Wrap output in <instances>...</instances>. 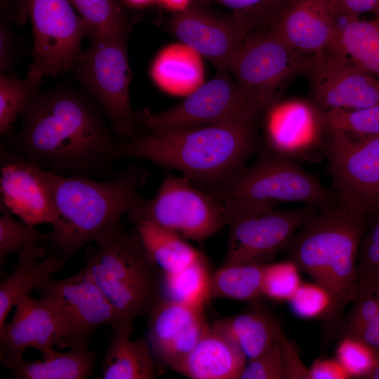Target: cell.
<instances>
[{
	"label": "cell",
	"instance_id": "cell-33",
	"mask_svg": "<svg viewBox=\"0 0 379 379\" xmlns=\"http://www.w3.org/2000/svg\"><path fill=\"white\" fill-rule=\"evenodd\" d=\"M321 111L326 130L343 132L356 140L379 136V104L354 109Z\"/></svg>",
	"mask_w": 379,
	"mask_h": 379
},
{
	"label": "cell",
	"instance_id": "cell-5",
	"mask_svg": "<svg viewBox=\"0 0 379 379\" xmlns=\"http://www.w3.org/2000/svg\"><path fill=\"white\" fill-rule=\"evenodd\" d=\"M86 248V266L117 312L120 324L149 314L161 300L157 267L149 258L136 229L115 221Z\"/></svg>",
	"mask_w": 379,
	"mask_h": 379
},
{
	"label": "cell",
	"instance_id": "cell-41",
	"mask_svg": "<svg viewBox=\"0 0 379 379\" xmlns=\"http://www.w3.org/2000/svg\"><path fill=\"white\" fill-rule=\"evenodd\" d=\"M285 369L281 348L277 338L262 354L249 360L239 379H283Z\"/></svg>",
	"mask_w": 379,
	"mask_h": 379
},
{
	"label": "cell",
	"instance_id": "cell-21",
	"mask_svg": "<svg viewBox=\"0 0 379 379\" xmlns=\"http://www.w3.org/2000/svg\"><path fill=\"white\" fill-rule=\"evenodd\" d=\"M269 30L305 55L334 45L339 34L331 0H290Z\"/></svg>",
	"mask_w": 379,
	"mask_h": 379
},
{
	"label": "cell",
	"instance_id": "cell-22",
	"mask_svg": "<svg viewBox=\"0 0 379 379\" xmlns=\"http://www.w3.org/2000/svg\"><path fill=\"white\" fill-rule=\"evenodd\" d=\"M246 359L229 336L208 324L179 373L193 379H237Z\"/></svg>",
	"mask_w": 379,
	"mask_h": 379
},
{
	"label": "cell",
	"instance_id": "cell-42",
	"mask_svg": "<svg viewBox=\"0 0 379 379\" xmlns=\"http://www.w3.org/2000/svg\"><path fill=\"white\" fill-rule=\"evenodd\" d=\"M371 230L364 234L359 248L357 279L365 276L379 274V211Z\"/></svg>",
	"mask_w": 379,
	"mask_h": 379
},
{
	"label": "cell",
	"instance_id": "cell-51",
	"mask_svg": "<svg viewBox=\"0 0 379 379\" xmlns=\"http://www.w3.org/2000/svg\"><path fill=\"white\" fill-rule=\"evenodd\" d=\"M365 379H379V361L374 368L365 377Z\"/></svg>",
	"mask_w": 379,
	"mask_h": 379
},
{
	"label": "cell",
	"instance_id": "cell-43",
	"mask_svg": "<svg viewBox=\"0 0 379 379\" xmlns=\"http://www.w3.org/2000/svg\"><path fill=\"white\" fill-rule=\"evenodd\" d=\"M276 338L283 356L286 379H310V370L300 360L296 350L285 337L279 324L276 325Z\"/></svg>",
	"mask_w": 379,
	"mask_h": 379
},
{
	"label": "cell",
	"instance_id": "cell-37",
	"mask_svg": "<svg viewBox=\"0 0 379 379\" xmlns=\"http://www.w3.org/2000/svg\"><path fill=\"white\" fill-rule=\"evenodd\" d=\"M0 209L1 265L8 255L19 252L29 244L51 241V232H42L21 220L15 219L13 214L1 204Z\"/></svg>",
	"mask_w": 379,
	"mask_h": 379
},
{
	"label": "cell",
	"instance_id": "cell-3",
	"mask_svg": "<svg viewBox=\"0 0 379 379\" xmlns=\"http://www.w3.org/2000/svg\"><path fill=\"white\" fill-rule=\"evenodd\" d=\"M51 195L55 221L51 232L60 256L74 255L124 215L130 216L146 201L140 190L149 172L131 164L107 181L91 176H63L41 168Z\"/></svg>",
	"mask_w": 379,
	"mask_h": 379
},
{
	"label": "cell",
	"instance_id": "cell-50",
	"mask_svg": "<svg viewBox=\"0 0 379 379\" xmlns=\"http://www.w3.org/2000/svg\"><path fill=\"white\" fill-rule=\"evenodd\" d=\"M156 1L157 0H121L122 4L136 8H143Z\"/></svg>",
	"mask_w": 379,
	"mask_h": 379
},
{
	"label": "cell",
	"instance_id": "cell-18",
	"mask_svg": "<svg viewBox=\"0 0 379 379\" xmlns=\"http://www.w3.org/2000/svg\"><path fill=\"white\" fill-rule=\"evenodd\" d=\"M0 192V204L27 224H54L55 208L41 168L14 150L1 154Z\"/></svg>",
	"mask_w": 379,
	"mask_h": 379
},
{
	"label": "cell",
	"instance_id": "cell-23",
	"mask_svg": "<svg viewBox=\"0 0 379 379\" xmlns=\"http://www.w3.org/2000/svg\"><path fill=\"white\" fill-rule=\"evenodd\" d=\"M65 259L60 255L46 257V248L39 243L19 251L13 272L0 285V328L17 302L48 283L63 267Z\"/></svg>",
	"mask_w": 379,
	"mask_h": 379
},
{
	"label": "cell",
	"instance_id": "cell-38",
	"mask_svg": "<svg viewBox=\"0 0 379 379\" xmlns=\"http://www.w3.org/2000/svg\"><path fill=\"white\" fill-rule=\"evenodd\" d=\"M300 269L291 260L265 264L263 296L276 301H289L302 284Z\"/></svg>",
	"mask_w": 379,
	"mask_h": 379
},
{
	"label": "cell",
	"instance_id": "cell-47",
	"mask_svg": "<svg viewBox=\"0 0 379 379\" xmlns=\"http://www.w3.org/2000/svg\"><path fill=\"white\" fill-rule=\"evenodd\" d=\"M0 7L4 21L22 25L28 17L27 0H0Z\"/></svg>",
	"mask_w": 379,
	"mask_h": 379
},
{
	"label": "cell",
	"instance_id": "cell-30",
	"mask_svg": "<svg viewBox=\"0 0 379 379\" xmlns=\"http://www.w3.org/2000/svg\"><path fill=\"white\" fill-rule=\"evenodd\" d=\"M338 43L357 63L379 79V16L347 22L339 31Z\"/></svg>",
	"mask_w": 379,
	"mask_h": 379
},
{
	"label": "cell",
	"instance_id": "cell-44",
	"mask_svg": "<svg viewBox=\"0 0 379 379\" xmlns=\"http://www.w3.org/2000/svg\"><path fill=\"white\" fill-rule=\"evenodd\" d=\"M331 6L335 19L343 17L347 22L364 13L379 16V0H331Z\"/></svg>",
	"mask_w": 379,
	"mask_h": 379
},
{
	"label": "cell",
	"instance_id": "cell-8",
	"mask_svg": "<svg viewBox=\"0 0 379 379\" xmlns=\"http://www.w3.org/2000/svg\"><path fill=\"white\" fill-rule=\"evenodd\" d=\"M307 58L270 30H256L246 36L227 70L262 115L280 102L293 79L302 75Z\"/></svg>",
	"mask_w": 379,
	"mask_h": 379
},
{
	"label": "cell",
	"instance_id": "cell-36",
	"mask_svg": "<svg viewBox=\"0 0 379 379\" xmlns=\"http://www.w3.org/2000/svg\"><path fill=\"white\" fill-rule=\"evenodd\" d=\"M230 11L250 30L269 29L290 0H194Z\"/></svg>",
	"mask_w": 379,
	"mask_h": 379
},
{
	"label": "cell",
	"instance_id": "cell-20",
	"mask_svg": "<svg viewBox=\"0 0 379 379\" xmlns=\"http://www.w3.org/2000/svg\"><path fill=\"white\" fill-rule=\"evenodd\" d=\"M266 147L295 160L321 145L326 128L321 111L312 102H279L265 113Z\"/></svg>",
	"mask_w": 379,
	"mask_h": 379
},
{
	"label": "cell",
	"instance_id": "cell-24",
	"mask_svg": "<svg viewBox=\"0 0 379 379\" xmlns=\"http://www.w3.org/2000/svg\"><path fill=\"white\" fill-rule=\"evenodd\" d=\"M112 335L102 362L103 379H151L154 377L153 353L148 341L131 340L132 326L119 324Z\"/></svg>",
	"mask_w": 379,
	"mask_h": 379
},
{
	"label": "cell",
	"instance_id": "cell-25",
	"mask_svg": "<svg viewBox=\"0 0 379 379\" xmlns=\"http://www.w3.org/2000/svg\"><path fill=\"white\" fill-rule=\"evenodd\" d=\"M201 56L192 48L175 44L162 49L154 59L151 74L164 91L187 95L204 82Z\"/></svg>",
	"mask_w": 379,
	"mask_h": 379
},
{
	"label": "cell",
	"instance_id": "cell-39",
	"mask_svg": "<svg viewBox=\"0 0 379 379\" xmlns=\"http://www.w3.org/2000/svg\"><path fill=\"white\" fill-rule=\"evenodd\" d=\"M335 359L350 378H365L378 363L379 355L361 340L342 336L337 345Z\"/></svg>",
	"mask_w": 379,
	"mask_h": 379
},
{
	"label": "cell",
	"instance_id": "cell-1",
	"mask_svg": "<svg viewBox=\"0 0 379 379\" xmlns=\"http://www.w3.org/2000/svg\"><path fill=\"white\" fill-rule=\"evenodd\" d=\"M13 138L14 151L54 174L114 178L119 140L91 100L69 88L36 92Z\"/></svg>",
	"mask_w": 379,
	"mask_h": 379
},
{
	"label": "cell",
	"instance_id": "cell-40",
	"mask_svg": "<svg viewBox=\"0 0 379 379\" xmlns=\"http://www.w3.org/2000/svg\"><path fill=\"white\" fill-rule=\"evenodd\" d=\"M288 302L293 311L305 319L330 314L332 305L329 294L316 283H302Z\"/></svg>",
	"mask_w": 379,
	"mask_h": 379
},
{
	"label": "cell",
	"instance_id": "cell-16",
	"mask_svg": "<svg viewBox=\"0 0 379 379\" xmlns=\"http://www.w3.org/2000/svg\"><path fill=\"white\" fill-rule=\"evenodd\" d=\"M168 28L182 44L210 60L218 69H228L251 32L234 15L219 14L197 1L176 13L168 21Z\"/></svg>",
	"mask_w": 379,
	"mask_h": 379
},
{
	"label": "cell",
	"instance_id": "cell-34",
	"mask_svg": "<svg viewBox=\"0 0 379 379\" xmlns=\"http://www.w3.org/2000/svg\"><path fill=\"white\" fill-rule=\"evenodd\" d=\"M352 303L340 331L342 336L356 338L374 319L379 310V274L357 279Z\"/></svg>",
	"mask_w": 379,
	"mask_h": 379
},
{
	"label": "cell",
	"instance_id": "cell-10",
	"mask_svg": "<svg viewBox=\"0 0 379 379\" xmlns=\"http://www.w3.org/2000/svg\"><path fill=\"white\" fill-rule=\"evenodd\" d=\"M260 116L225 69L176 105L156 114L146 109L138 113L140 125L149 131L258 121Z\"/></svg>",
	"mask_w": 379,
	"mask_h": 379
},
{
	"label": "cell",
	"instance_id": "cell-19",
	"mask_svg": "<svg viewBox=\"0 0 379 379\" xmlns=\"http://www.w3.org/2000/svg\"><path fill=\"white\" fill-rule=\"evenodd\" d=\"M12 319L0 328L1 359L22 357L34 348L45 356L63 348L58 317L50 302L41 297H22L15 305Z\"/></svg>",
	"mask_w": 379,
	"mask_h": 379
},
{
	"label": "cell",
	"instance_id": "cell-49",
	"mask_svg": "<svg viewBox=\"0 0 379 379\" xmlns=\"http://www.w3.org/2000/svg\"><path fill=\"white\" fill-rule=\"evenodd\" d=\"M194 0H157L165 8L176 13L187 9Z\"/></svg>",
	"mask_w": 379,
	"mask_h": 379
},
{
	"label": "cell",
	"instance_id": "cell-2",
	"mask_svg": "<svg viewBox=\"0 0 379 379\" xmlns=\"http://www.w3.org/2000/svg\"><path fill=\"white\" fill-rule=\"evenodd\" d=\"M258 121L138 131L119 140L114 160L139 159L180 171L207 192L224 185L260 149Z\"/></svg>",
	"mask_w": 379,
	"mask_h": 379
},
{
	"label": "cell",
	"instance_id": "cell-31",
	"mask_svg": "<svg viewBox=\"0 0 379 379\" xmlns=\"http://www.w3.org/2000/svg\"><path fill=\"white\" fill-rule=\"evenodd\" d=\"M211 276L206 260L201 254L178 272L164 274L163 284L167 299L204 307L211 299Z\"/></svg>",
	"mask_w": 379,
	"mask_h": 379
},
{
	"label": "cell",
	"instance_id": "cell-29",
	"mask_svg": "<svg viewBox=\"0 0 379 379\" xmlns=\"http://www.w3.org/2000/svg\"><path fill=\"white\" fill-rule=\"evenodd\" d=\"M262 263L222 265L211 276L210 297L253 301L263 296Z\"/></svg>",
	"mask_w": 379,
	"mask_h": 379
},
{
	"label": "cell",
	"instance_id": "cell-45",
	"mask_svg": "<svg viewBox=\"0 0 379 379\" xmlns=\"http://www.w3.org/2000/svg\"><path fill=\"white\" fill-rule=\"evenodd\" d=\"M310 379H348L350 376L336 359H318L309 368Z\"/></svg>",
	"mask_w": 379,
	"mask_h": 379
},
{
	"label": "cell",
	"instance_id": "cell-11",
	"mask_svg": "<svg viewBox=\"0 0 379 379\" xmlns=\"http://www.w3.org/2000/svg\"><path fill=\"white\" fill-rule=\"evenodd\" d=\"M339 202L363 218L379 211V136L363 140L326 130L322 143Z\"/></svg>",
	"mask_w": 379,
	"mask_h": 379
},
{
	"label": "cell",
	"instance_id": "cell-9",
	"mask_svg": "<svg viewBox=\"0 0 379 379\" xmlns=\"http://www.w3.org/2000/svg\"><path fill=\"white\" fill-rule=\"evenodd\" d=\"M149 221L183 238L203 240L216 234L227 218L220 203L187 178L166 175L155 196L129 216Z\"/></svg>",
	"mask_w": 379,
	"mask_h": 379
},
{
	"label": "cell",
	"instance_id": "cell-35",
	"mask_svg": "<svg viewBox=\"0 0 379 379\" xmlns=\"http://www.w3.org/2000/svg\"><path fill=\"white\" fill-rule=\"evenodd\" d=\"M40 84L29 79L20 80L6 74L0 77V133L12 134L13 124L22 116Z\"/></svg>",
	"mask_w": 379,
	"mask_h": 379
},
{
	"label": "cell",
	"instance_id": "cell-26",
	"mask_svg": "<svg viewBox=\"0 0 379 379\" xmlns=\"http://www.w3.org/2000/svg\"><path fill=\"white\" fill-rule=\"evenodd\" d=\"M1 361L14 378L83 379L93 371L95 354L88 347H80L65 352L54 350L35 361H25L22 357Z\"/></svg>",
	"mask_w": 379,
	"mask_h": 379
},
{
	"label": "cell",
	"instance_id": "cell-6",
	"mask_svg": "<svg viewBox=\"0 0 379 379\" xmlns=\"http://www.w3.org/2000/svg\"><path fill=\"white\" fill-rule=\"evenodd\" d=\"M222 206L227 225L232 220L300 202L320 207L331 201L330 192L295 159L265 147L255 161L227 182L208 192Z\"/></svg>",
	"mask_w": 379,
	"mask_h": 379
},
{
	"label": "cell",
	"instance_id": "cell-17",
	"mask_svg": "<svg viewBox=\"0 0 379 379\" xmlns=\"http://www.w3.org/2000/svg\"><path fill=\"white\" fill-rule=\"evenodd\" d=\"M204 307L161 299L149 314L148 342L154 356L180 372L208 325Z\"/></svg>",
	"mask_w": 379,
	"mask_h": 379
},
{
	"label": "cell",
	"instance_id": "cell-48",
	"mask_svg": "<svg viewBox=\"0 0 379 379\" xmlns=\"http://www.w3.org/2000/svg\"><path fill=\"white\" fill-rule=\"evenodd\" d=\"M379 355V310L374 319L356 337Z\"/></svg>",
	"mask_w": 379,
	"mask_h": 379
},
{
	"label": "cell",
	"instance_id": "cell-15",
	"mask_svg": "<svg viewBox=\"0 0 379 379\" xmlns=\"http://www.w3.org/2000/svg\"><path fill=\"white\" fill-rule=\"evenodd\" d=\"M317 207L270 209L236 218L230 227L227 248L222 265L265 262L284 249L305 220Z\"/></svg>",
	"mask_w": 379,
	"mask_h": 379
},
{
	"label": "cell",
	"instance_id": "cell-27",
	"mask_svg": "<svg viewBox=\"0 0 379 379\" xmlns=\"http://www.w3.org/2000/svg\"><path fill=\"white\" fill-rule=\"evenodd\" d=\"M134 224L149 258L163 274L178 272L201 255L174 231L149 221Z\"/></svg>",
	"mask_w": 379,
	"mask_h": 379
},
{
	"label": "cell",
	"instance_id": "cell-7",
	"mask_svg": "<svg viewBox=\"0 0 379 379\" xmlns=\"http://www.w3.org/2000/svg\"><path fill=\"white\" fill-rule=\"evenodd\" d=\"M128 35L89 36L88 48L77 65V75L87 93L103 110L114 133L131 139L138 131V113L131 107L130 68L126 39Z\"/></svg>",
	"mask_w": 379,
	"mask_h": 379
},
{
	"label": "cell",
	"instance_id": "cell-4",
	"mask_svg": "<svg viewBox=\"0 0 379 379\" xmlns=\"http://www.w3.org/2000/svg\"><path fill=\"white\" fill-rule=\"evenodd\" d=\"M320 206L302 223L284 249L288 259L329 294L337 317L356 292L359 252L366 218L340 202Z\"/></svg>",
	"mask_w": 379,
	"mask_h": 379
},
{
	"label": "cell",
	"instance_id": "cell-13",
	"mask_svg": "<svg viewBox=\"0 0 379 379\" xmlns=\"http://www.w3.org/2000/svg\"><path fill=\"white\" fill-rule=\"evenodd\" d=\"M302 75L312 102L323 111L379 104V79L357 63L339 43L307 55Z\"/></svg>",
	"mask_w": 379,
	"mask_h": 379
},
{
	"label": "cell",
	"instance_id": "cell-28",
	"mask_svg": "<svg viewBox=\"0 0 379 379\" xmlns=\"http://www.w3.org/2000/svg\"><path fill=\"white\" fill-rule=\"evenodd\" d=\"M229 336L251 360L275 340L277 322L259 310H250L213 324Z\"/></svg>",
	"mask_w": 379,
	"mask_h": 379
},
{
	"label": "cell",
	"instance_id": "cell-14",
	"mask_svg": "<svg viewBox=\"0 0 379 379\" xmlns=\"http://www.w3.org/2000/svg\"><path fill=\"white\" fill-rule=\"evenodd\" d=\"M38 291L57 314L63 348L88 347L96 329L120 324L114 308L84 268L67 278L52 279Z\"/></svg>",
	"mask_w": 379,
	"mask_h": 379
},
{
	"label": "cell",
	"instance_id": "cell-46",
	"mask_svg": "<svg viewBox=\"0 0 379 379\" xmlns=\"http://www.w3.org/2000/svg\"><path fill=\"white\" fill-rule=\"evenodd\" d=\"M0 25V69L2 74L12 66L17 55L14 36L8 29L6 22L1 20Z\"/></svg>",
	"mask_w": 379,
	"mask_h": 379
},
{
	"label": "cell",
	"instance_id": "cell-12",
	"mask_svg": "<svg viewBox=\"0 0 379 379\" xmlns=\"http://www.w3.org/2000/svg\"><path fill=\"white\" fill-rule=\"evenodd\" d=\"M27 10L34 36V59L27 78L41 84L44 76L56 75L77 63L90 29L69 0H27Z\"/></svg>",
	"mask_w": 379,
	"mask_h": 379
},
{
	"label": "cell",
	"instance_id": "cell-52",
	"mask_svg": "<svg viewBox=\"0 0 379 379\" xmlns=\"http://www.w3.org/2000/svg\"><path fill=\"white\" fill-rule=\"evenodd\" d=\"M114 1H116L117 2L122 5L121 0H114Z\"/></svg>",
	"mask_w": 379,
	"mask_h": 379
},
{
	"label": "cell",
	"instance_id": "cell-32",
	"mask_svg": "<svg viewBox=\"0 0 379 379\" xmlns=\"http://www.w3.org/2000/svg\"><path fill=\"white\" fill-rule=\"evenodd\" d=\"M89 27L91 35H128L131 23L122 5L114 0H69Z\"/></svg>",
	"mask_w": 379,
	"mask_h": 379
}]
</instances>
